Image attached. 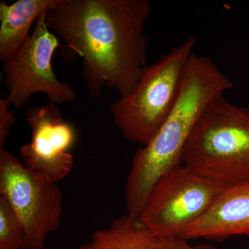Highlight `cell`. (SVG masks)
Here are the masks:
<instances>
[{
	"label": "cell",
	"instance_id": "6da1fadb",
	"mask_svg": "<svg viewBox=\"0 0 249 249\" xmlns=\"http://www.w3.org/2000/svg\"><path fill=\"white\" fill-rule=\"evenodd\" d=\"M149 0H61L48 11L49 29L83 59L90 95L105 87L120 97L133 91L147 66Z\"/></svg>",
	"mask_w": 249,
	"mask_h": 249
},
{
	"label": "cell",
	"instance_id": "7a4b0ae2",
	"mask_svg": "<svg viewBox=\"0 0 249 249\" xmlns=\"http://www.w3.org/2000/svg\"><path fill=\"white\" fill-rule=\"evenodd\" d=\"M233 87L211 59L193 53L173 109L134 155L126 183L127 214L139 218L156 183L181 165L185 145L204 111Z\"/></svg>",
	"mask_w": 249,
	"mask_h": 249
},
{
	"label": "cell",
	"instance_id": "3957f363",
	"mask_svg": "<svg viewBox=\"0 0 249 249\" xmlns=\"http://www.w3.org/2000/svg\"><path fill=\"white\" fill-rule=\"evenodd\" d=\"M181 164L224 189L249 183V108L224 96L211 103L185 145Z\"/></svg>",
	"mask_w": 249,
	"mask_h": 249
},
{
	"label": "cell",
	"instance_id": "277c9868",
	"mask_svg": "<svg viewBox=\"0 0 249 249\" xmlns=\"http://www.w3.org/2000/svg\"><path fill=\"white\" fill-rule=\"evenodd\" d=\"M196 44V37L190 36L147 65L133 91L111 105L113 121L129 142L145 145L166 119L176 102Z\"/></svg>",
	"mask_w": 249,
	"mask_h": 249
},
{
	"label": "cell",
	"instance_id": "5b68a950",
	"mask_svg": "<svg viewBox=\"0 0 249 249\" xmlns=\"http://www.w3.org/2000/svg\"><path fill=\"white\" fill-rule=\"evenodd\" d=\"M224 190L178 165L156 183L139 219L160 240L178 239L185 228L209 211Z\"/></svg>",
	"mask_w": 249,
	"mask_h": 249
},
{
	"label": "cell",
	"instance_id": "8992f818",
	"mask_svg": "<svg viewBox=\"0 0 249 249\" xmlns=\"http://www.w3.org/2000/svg\"><path fill=\"white\" fill-rule=\"evenodd\" d=\"M0 196L17 214L24 230L22 249H43L47 236L60 226L62 198L57 183L28 169L0 148Z\"/></svg>",
	"mask_w": 249,
	"mask_h": 249
},
{
	"label": "cell",
	"instance_id": "52a82bcc",
	"mask_svg": "<svg viewBox=\"0 0 249 249\" xmlns=\"http://www.w3.org/2000/svg\"><path fill=\"white\" fill-rule=\"evenodd\" d=\"M43 13L36 21L32 34L12 58L3 62L8 99L20 109L36 93H45L49 102L63 104L76 98L75 90L60 81L54 73L52 60L60 47L58 37L49 29Z\"/></svg>",
	"mask_w": 249,
	"mask_h": 249
},
{
	"label": "cell",
	"instance_id": "ba28073f",
	"mask_svg": "<svg viewBox=\"0 0 249 249\" xmlns=\"http://www.w3.org/2000/svg\"><path fill=\"white\" fill-rule=\"evenodd\" d=\"M25 120L31 129V139L19 150L23 164L58 183L70 175L74 165L70 152L76 142L74 127L62 119L58 105L51 102L31 108Z\"/></svg>",
	"mask_w": 249,
	"mask_h": 249
},
{
	"label": "cell",
	"instance_id": "9c48e42d",
	"mask_svg": "<svg viewBox=\"0 0 249 249\" xmlns=\"http://www.w3.org/2000/svg\"><path fill=\"white\" fill-rule=\"evenodd\" d=\"M232 236L249 237V183L224 189L209 211L185 228L178 239L223 240Z\"/></svg>",
	"mask_w": 249,
	"mask_h": 249
},
{
	"label": "cell",
	"instance_id": "30bf717a",
	"mask_svg": "<svg viewBox=\"0 0 249 249\" xmlns=\"http://www.w3.org/2000/svg\"><path fill=\"white\" fill-rule=\"evenodd\" d=\"M61 0H18L0 2V60L4 62L18 53L31 35V27L39 17Z\"/></svg>",
	"mask_w": 249,
	"mask_h": 249
},
{
	"label": "cell",
	"instance_id": "8fae6325",
	"mask_svg": "<svg viewBox=\"0 0 249 249\" xmlns=\"http://www.w3.org/2000/svg\"><path fill=\"white\" fill-rule=\"evenodd\" d=\"M78 249H161L160 240L139 218L129 214L114 219L107 229L96 231Z\"/></svg>",
	"mask_w": 249,
	"mask_h": 249
},
{
	"label": "cell",
	"instance_id": "7c38bea8",
	"mask_svg": "<svg viewBox=\"0 0 249 249\" xmlns=\"http://www.w3.org/2000/svg\"><path fill=\"white\" fill-rule=\"evenodd\" d=\"M24 230L9 201L0 196V249H22Z\"/></svg>",
	"mask_w": 249,
	"mask_h": 249
},
{
	"label": "cell",
	"instance_id": "4fadbf2b",
	"mask_svg": "<svg viewBox=\"0 0 249 249\" xmlns=\"http://www.w3.org/2000/svg\"><path fill=\"white\" fill-rule=\"evenodd\" d=\"M10 104L7 98H0V148H4L11 127L16 122L15 111L9 109Z\"/></svg>",
	"mask_w": 249,
	"mask_h": 249
},
{
	"label": "cell",
	"instance_id": "5bb4252c",
	"mask_svg": "<svg viewBox=\"0 0 249 249\" xmlns=\"http://www.w3.org/2000/svg\"><path fill=\"white\" fill-rule=\"evenodd\" d=\"M160 240L161 249H214L213 247L207 245L192 246L186 240L181 239Z\"/></svg>",
	"mask_w": 249,
	"mask_h": 249
}]
</instances>
